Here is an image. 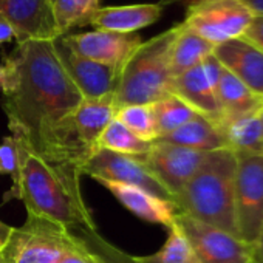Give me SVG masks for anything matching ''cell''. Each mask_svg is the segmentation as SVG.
Instances as JSON below:
<instances>
[{
    "label": "cell",
    "instance_id": "cell-1",
    "mask_svg": "<svg viewBox=\"0 0 263 263\" xmlns=\"http://www.w3.org/2000/svg\"><path fill=\"white\" fill-rule=\"evenodd\" d=\"M2 107L11 137L31 152L79 169L91 155L74 137L71 116L84 101L53 41L17 42L5 59Z\"/></svg>",
    "mask_w": 263,
    "mask_h": 263
},
{
    "label": "cell",
    "instance_id": "cell-2",
    "mask_svg": "<svg viewBox=\"0 0 263 263\" xmlns=\"http://www.w3.org/2000/svg\"><path fill=\"white\" fill-rule=\"evenodd\" d=\"M81 175L78 166L48 160L22 146L21 172L5 198H19L28 214L62 228L96 229L81 192Z\"/></svg>",
    "mask_w": 263,
    "mask_h": 263
},
{
    "label": "cell",
    "instance_id": "cell-3",
    "mask_svg": "<svg viewBox=\"0 0 263 263\" xmlns=\"http://www.w3.org/2000/svg\"><path fill=\"white\" fill-rule=\"evenodd\" d=\"M237 157L229 149L208 152L189 183L175 195L178 211L238 237L235 220ZM240 238V237H238Z\"/></svg>",
    "mask_w": 263,
    "mask_h": 263
},
{
    "label": "cell",
    "instance_id": "cell-4",
    "mask_svg": "<svg viewBox=\"0 0 263 263\" xmlns=\"http://www.w3.org/2000/svg\"><path fill=\"white\" fill-rule=\"evenodd\" d=\"M178 24L143 42L121 70L116 107L149 105L171 95V50Z\"/></svg>",
    "mask_w": 263,
    "mask_h": 263
},
{
    "label": "cell",
    "instance_id": "cell-5",
    "mask_svg": "<svg viewBox=\"0 0 263 263\" xmlns=\"http://www.w3.org/2000/svg\"><path fill=\"white\" fill-rule=\"evenodd\" d=\"M76 246L78 240L67 228L28 214L27 221L13 229L0 249V263H56Z\"/></svg>",
    "mask_w": 263,
    "mask_h": 263
},
{
    "label": "cell",
    "instance_id": "cell-6",
    "mask_svg": "<svg viewBox=\"0 0 263 263\" xmlns=\"http://www.w3.org/2000/svg\"><path fill=\"white\" fill-rule=\"evenodd\" d=\"M252 19L245 0H187L183 24L217 47L241 37Z\"/></svg>",
    "mask_w": 263,
    "mask_h": 263
},
{
    "label": "cell",
    "instance_id": "cell-7",
    "mask_svg": "<svg viewBox=\"0 0 263 263\" xmlns=\"http://www.w3.org/2000/svg\"><path fill=\"white\" fill-rule=\"evenodd\" d=\"M235 220L238 237L254 245L263 224V155H237Z\"/></svg>",
    "mask_w": 263,
    "mask_h": 263
},
{
    "label": "cell",
    "instance_id": "cell-8",
    "mask_svg": "<svg viewBox=\"0 0 263 263\" xmlns=\"http://www.w3.org/2000/svg\"><path fill=\"white\" fill-rule=\"evenodd\" d=\"M82 175H88L96 181H113L135 186L146 192L174 203V195L152 174L141 157L122 155L104 149H96L81 167Z\"/></svg>",
    "mask_w": 263,
    "mask_h": 263
},
{
    "label": "cell",
    "instance_id": "cell-9",
    "mask_svg": "<svg viewBox=\"0 0 263 263\" xmlns=\"http://www.w3.org/2000/svg\"><path fill=\"white\" fill-rule=\"evenodd\" d=\"M175 224L201 263H254L252 245L241 238L178 212Z\"/></svg>",
    "mask_w": 263,
    "mask_h": 263
},
{
    "label": "cell",
    "instance_id": "cell-10",
    "mask_svg": "<svg viewBox=\"0 0 263 263\" xmlns=\"http://www.w3.org/2000/svg\"><path fill=\"white\" fill-rule=\"evenodd\" d=\"M220 62L209 56L203 64L177 76L171 82V93L189 104L197 113L218 124L223 118L217 96Z\"/></svg>",
    "mask_w": 263,
    "mask_h": 263
},
{
    "label": "cell",
    "instance_id": "cell-11",
    "mask_svg": "<svg viewBox=\"0 0 263 263\" xmlns=\"http://www.w3.org/2000/svg\"><path fill=\"white\" fill-rule=\"evenodd\" d=\"M67 47L76 54L122 70L130 56L143 44V39L137 34H122L104 30H93L88 33H68L62 36Z\"/></svg>",
    "mask_w": 263,
    "mask_h": 263
},
{
    "label": "cell",
    "instance_id": "cell-12",
    "mask_svg": "<svg viewBox=\"0 0 263 263\" xmlns=\"http://www.w3.org/2000/svg\"><path fill=\"white\" fill-rule=\"evenodd\" d=\"M206 155L208 152L154 141L151 151L141 160L175 198L201 167Z\"/></svg>",
    "mask_w": 263,
    "mask_h": 263
},
{
    "label": "cell",
    "instance_id": "cell-13",
    "mask_svg": "<svg viewBox=\"0 0 263 263\" xmlns=\"http://www.w3.org/2000/svg\"><path fill=\"white\" fill-rule=\"evenodd\" d=\"M53 42L62 65L79 88L84 99H99L116 93L121 76L119 68L108 67L76 54L67 47V44L62 41V36Z\"/></svg>",
    "mask_w": 263,
    "mask_h": 263
},
{
    "label": "cell",
    "instance_id": "cell-14",
    "mask_svg": "<svg viewBox=\"0 0 263 263\" xmlns=\"http://www.w3.org/2000/svg\"><path fill=\"white\" fill-rule=\"evenodd\" d=\"M0 14L14 28L16 42L61 37L51 0H0Z\"/></svg>",
    "mask_w": 263,
    "mask_h": 263
},
{
    "label": "cell",
    "instance_id": "cell-15",
    "mask_svg": "<svg viewBox=\"0 0 263 263\" xmlns=\"http://www.w3.org/2000/svg\"><path fill=\"white\" fill-rule=\"evenodd\" d=\"M214 58L223 68L263 98V51L243 36L214 48Z\"/></svg>",
    "mask_w": 263,
    "mask_h": 263
},
{
    "label": "cell",
    "instance_id": "cell-16",
    "mask_svg": "<svg viewBox=\"0 0 263 263\" xmlns=\"http://www.w3.org/2000/svg\"><path fill=\"white\" fill-rule=\"evenodd\" d=\"M102 187H105L125 209H128L134 215L146 220L149 223L163 224L167 229L175 223V215L180 212L177 204L172 201L161 200L144 189L113 183V181H98Z\"/></svg>",
    "mask_w": 263,
    "mask_h": 263
},
{
    "label": "cell",
    "instance_id": "cell-17",
    "mask_svg": "<svg viewBox=\"0 0 263 263\" xmlns=\"http://www.w3.org/2000/svg\"><path fill=\"white\" fill-rule=\"evenodd\" d=\"M160 4H137L121 7H99L90 25L95 30L132 34L157 24L163 14Z\"/></svg>",
    "mask_w": 263,
    "mask_h": 263
},
{
    "label": "cell",
    "instance_id": "cell-18",
    "mask_svg": "<svg viewBox=\"0 0 263 263\" xmlns=\"http://www.w3.org/2000/svg\"><path fill=\"white\" fill-rule=\"evenodd\" d=\"M118 107L115 95L99 99H84L71 116L74 137L79 144L93 154L105 127L116 118Z\"/></svg>",
    "mask_w": 263,
    "mask_h": 263
},
{
    "label": "cell",
    "instance_id": "cell-19",
    "mask_svg": "<svg viewBox=\"0 0 263 263\" xmlns=\"http://www.w3.org/2000/svg\"><path fill=\"white\" fill-rule=\"evenodd\" d=\"M157 143L174 144L198 152H214L220 149H228L220 127L201 115H197L194 119L175 128L171 134L160 137Z\"/></svg>",
    "mask_w": 263,
    "mask_h": 263
},
{
    "label": "cell",
    "instance_id": "cell-20",
    "mask_svg": "<svg viewBox=\"0 0 263 263\" xmlns=\"http://www.w3.org/2000/svg\"><path fill=\"white\" fill-rule=\"evenodd\" d=\"M226 146L237 155H263V127L258 111L223 118L217 124Z\"/></svg>",
    "mask_w": 263,
    "mask_h": 263
},
{
    "label": "cell",
    "instance_id": "cell-21",
    "mask_svg": "<svg viewBox=\"0 0 263 263\" xmlns=\"http://www.w3.org/2000/svg\"><path fill=\"white\" fill-rule=\"evenodd\" d=\"M214 45L200 34L187 28L183 22L178 24V31L171 50V74L172 79L187 70L203 64L214 54Z\"/></svg>",
    "mask_w": 263,
    "mask_h": 263
},
{
    "label": "cell",
    "instance_id": "cell-22",
    "mask_svg": "<svg viewBox=\"0 0 263 263\" xmlns=\"http://www.w3.org/2000/svg\"><path fill=\"white\" fill-rule=\"evenodd\" d=\"M217 96H218L223 118L258 111L260 107L263 105L261 96L249 90L240 79H237L232 73H229L223 67L217 82Z\"/></svg>",
    "mask_w": 263,
    "mask_h": 263
},
{
    "label": "cell",
    "instance_id": "cell-23",
    "mask_svg": "<svg viewBox=\"0 0 263 263\" xmlns=\"http://www.w3.org/2000/svg\"><path fill=\"white\" fill-rule=\"evenodd\" d=\"M151 147L152 143L140 140L116 118L105 127L96 143V149H104L130 157H144L151 151Z\"/></svg>",
    "mask_w": 263,
    "mask_h": 263
},
{
    "label": "cell",
    "instance_id": "cell-24",
    "mask_svg": "<svg viewBox=\"0 0 263 263\" xmlns=\"http://www.w3.org/2000/svg\"><path fill=\"white\" fill-rule=\"evenodd\" d=\"M151 105H152V111H154V118H155L158 138L171 134V132H174L175 128L181 127L183 124L189 122L197 115H200L189 104H186L183 99H180L178 96H175L172 93Z\"/></svg>",
    "mask_w": 263,
    "mask_h": 263
},
{
    "label": "cell",
    "instance_id": "cell-25",
    "mask_svg": "<svg viewBox=\"0 0 263 263\" xmlns=\"http://www.w3.org/2000/svg\"><path fill=\"white\" fill-rule=\"evenodd\" d=\"M101 0H51L53 14L61 36L68 34L76 27L90 25Z\"/></svg>",
    "mask_w": 263,
    "mask_h": 263
},
{
    "label": "cell",
    "instance_id": "cell-26",
    "mask_svg": "<svg viewBox=\"0 0 263 263\" xmlns=\"http://www.w3.org/2000/svg\"><path fill=\"white\" fill-rule=\"evenodd\" d=\"M74 238L81 241L85 251L95 258V263H137L135 257H132L105 240L98 229L90 228H73L68 229Z\"/></svg>",
    "mask_w": 263,
    "mask_h": 263
},
{
    "label": "cell",
    "instance_id": "cell-27",
    "mask_svg": "<svg viewBox=\"0 0 263 263\" xmlns=\"http://www.w3.org/2000/svg\"><path fill=\"white\" fill-rule=\"evenodd\" d=\"M135 260L137 263H201L175 223L169 228L166 243L155 254L135 257Z\"/></svg>",
    "mask_w": 263,
    "mask_h": 263
},
{
    "label": "cell",
    "instance_id": "cell-28",
    "mask_svg": "<svg viewBox=\"0 0 263 263\" xmlns=\"http://www.w3.org/2000/svg\"><path fill=\"white\" fill-rule=\"evenodd\" d=\"M116 119L140 140L154 143L158 138L152 105H124L118 108Z\"/></svg>",
    "mask_w": 263,
    "mask_h": 263
},
{
    "label": "cell",
    "instance_id": "cell-29",
    "mask_svg": "<svg viewBox=\"0 0 263 263\" xmlns=\"http://www.w3.org/2000/svg\"><path fill=\"white\" fill-rule=\"evenodd\" d=\"M22 166V146L21 143L10 137H5L0 143V174L10 175L13 181L19 177Z\"/></svg>",
    "mask_w": 263,
    "mask_h": 263
},
{
    "label": "cell",
    "instance_id": "cell-30",
    "mask_svg": "<svg viewBox=\"0 0 263 263\" xmlns=\"http://www.w3.org/2000/svg\"><path fill=\"white\" fill-rule=\"evenodd\" d=\"M243 37L263 51V16H254Z\"/></svg>",
    "mask_w": 263,
    "mask_h": 263
},
{
    "label": "cell",
    "instance_id": "cell-31",
    "mask_svg": "<svg viewBox=\"0 0 263 263\" xmlns=\"http://www.w3.org/2000/svg\"><path fill=\"white\" fill-rule=\"evenodd\" d=\"M56 263H95V258L85 251V248L78 240V246L65 252Z\"/></svg>",
    "mask_w": 263,
    "mask_h": 263
},
{
    "label": "cell",
    "instance_id": "cell-32",
    "mask_svg": "<svg viewBox=\"0 0 263 263\" xmlns=\"http://www.w3.org/2000/svg\"><path fill=\"white\" fill-rule=\"evenodd\" d=\"M16 39V31L11 27V24L0 14V45L8 44Z\"/></svg>",
    "mask_w": 263,
    "mask_h": 263
},
{
    "label": "cell",
    "instance_id": "cell-33",
    "mask_svg": "<svg viewBox=\"0 0 263 263\" xmlns=\"http://www.w3.org/2000/svg\"><path fill=\"white\" fill-rule=\"evenodd\" d=\"M252 261L263 263V224H261V229L258 232L255 243L252 245Z\"/></svg>",
    "mask_w": 263,
    "mask_h": 263
},
{
    "label": "cell",
    "instance_id": "cell-34",
    "mask_svg": "<svg viewBox=\"0 0 263 263\" xmlns=\"http://www.w3.org/2000/svg\"><path fill=\"white\" fill-rule=\"evenodd\" d=\"M13 229H14L13 226H10V224H7V223H4L2 220H0V249L7 245Z\"/></svg>",
    "mask_w": 263,
    "mask_h": 263
},
{
    "label": "cell",
    "instance_id": "cell-35",
    "mask_svg": "<svg viewBox=\"0 0 263 263\" xmlns=\"http://www.w3.org/2000/svg\"><path fill=\"white\" fill-rule=\"evenodd\" d=\"M254 16H263V0H245Z\"/></svg>",
    "mask_w": 263,
    "mask_h": 263
},
{
    "label": "cell",
    "instance_id": "cell-36",
    "mask_svg": "<svg viewBox=\"0 0 263 263\" xmlns=\"http://www.w3.org/2000/svg\"><path fill=\"white\" fill-rule=\"evenodd\" d=\"M5 74H7L5 65H0V90L4 88V84H5Z\"/></svg>",
    "mask_w": 263,
    "mask_h": 263
},
{
    "label": "cell",
    "instance_id": "cell-37",
    "mask_svg": "<svg viewBox=\"0 0 263 263\" xmlns=\"http://www.w3.org/2000/svg\"><path fill=\"white\" fill-rule=\"evenodd\" d=\"M178 2H187V0H161L160 2V5L164 8V7H167V5H172V4H178Z\"/></svg>",
    "mask_w": 263,
    "mask_h": 263
},
{
    "label": "cell",
    "instance_id": "cell-38",
    "mask_svg": "<svg viewBox=\"0 0 263 263\" xmlns=\"http://www.w3.org/2000/svg\"><path fill=\"white\" fill-rule=\"evenodd\" d=\"M258 118H260V122H261V127H263V105L258 110Z\"/></svg>",
    "mask_w": 263,
    "mask_h": 263
}]
</instances>
